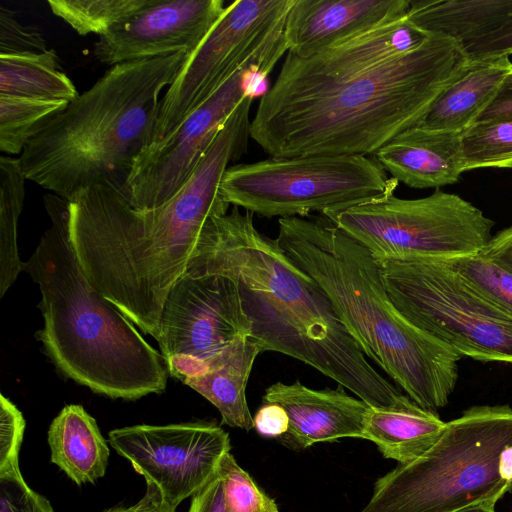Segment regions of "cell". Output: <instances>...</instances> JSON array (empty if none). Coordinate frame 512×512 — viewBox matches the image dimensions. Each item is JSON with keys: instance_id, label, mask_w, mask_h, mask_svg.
Segmentation results:
<instances>
[{"instance_id": "6da1fadb", "label": "cell", "mask_w": 512, "mask_h": 512, "mask_svg": "<svg viewBox=\"0 0 512 512\" xmlns=\"http://www.w3.org/2000/svg\"><path fill=\"white\" fill-rule=\"evenodd\" d=\"M412 48L395 20L308 58L287 53L250 137L270 157L374 155L414 127L468 60L439 34Z\"/></svg>"}, {"instance_id": "7a4b0ae2", "label": "cell", "mask_w": 512, "mask_h": 512, "mask_svg": "<svg viewBox=\"0 0 512 512\" xmlns=\"http://www.w3.org/2000/svg\"><path fill=\"white\" fill-rule=\"evenodd\" d=\"M185 271L227 276L238 286L251 323L249 339L310 365L370 407H390L407 395L377 372L320 286L276 239L233 206L204 224Z\"/></svg>"}, {"instance_id": "3957f363", "label": "cell", "mask_w": 512, "mask_h": 512, "mask_svg": "<svg viewBox=\"0 0 512 512\" xmlns=\"http://www.w3.org/2000/svg\"><path fill=\"white\" fill-rule=\"evenodd\" d=\"M51 226L24 262L41 292L43 350L66 378L110 398L160 394L170 375L164 356L85 276L70 238L67 200L43 198Z\"/></svg>"}, {"instance_id": "277c9868", "label": "cell", "mask_w": 512, "mask_h": 512, "mask_svg": "<svg viewBox=\"0 0 512 512\" xmlns=\"http://www.w3.org/2000/svg\"><path fill=\"white\" fill-rule=\"evenodd\" d=\"M278 224L279 246L324 291L365 356L419 406L445 407L462 356L397 310L371 252L326 217L279 218Z\"/></svg>"}, {"instance_id": "5b68a950", "label": "cell", "mask_w": 512, "mask_h": 512, "mask_svg": "<svg viewBox=\"0 0 512 512\" xmlns=\"http://www.w3.org/2000/svg\"><path fill=\"white\" fill-rule=\"evenodd\" d=\"M188 56L112 66L26 145L18 158L25 178L67 201L99 184L124 194L136 157L151 143L160 94Z\"/></svg>"}, {"instance_id": "8992f818", "label": "cell", "mask_w": 512, "mask_h": 512, "mask_svg": "<svg viewBox=\"0 0 512 512\" xmlns=\"http://www.w3.org/2000/svg\"><path fill=\"white\" fill-rule=\"evenodd\" d=\"M512 490V407L474 406L417 459L379 478L360 512H455Z\"/></svg>"}, {"instance_id": "52a82bcc", "label": "cell", "mask_w": 512, "mask_h": 512, "mask_svg": "<svg viewBox=\"0 0 512 512\" xmlns=\"http://www.w3.org/2000/svg\"><path fill=\"white\" fill-rule=\"evenodd\" d=\"M398 183L375 157H269L229 166L220 193L230 205L268 218L326 217L395 191Z\"/></svg>"}, {"instance_id": "ba28073f", "label": "cell", "mask_w": 512, "mask_h": 512, "mask_svg": "<svg viewBox=\"0 0 512 512\" xmlns=\"http://www.w3.org/2000/svg\"><path fill=\"white\" fill-rule=\"evenodd\" d=\"M379 264L390 300L411 324L461 356L512 363V316L443 260L407 258Z\"/></svg>"}, {"instance_id": "9c48e42d", "label": "cell", "mask_w": 512, "mask_h": 512, "mask_svg": "<svg viewBox=\"0 0 512 512\" xmlns=\"http://www.w3.org/2000/svg\"><path fill=\"white\" fill-rule=\"evenodd\" d=\"M293 1L237 0L226 7L161 97L150 145L173 133L237 71L270 74L288 51L284 27Z\"/></svg>"}, {"instance_id": "30bf717a", "label": "cell", "mask_w": 512, "mask_h": 512, "mask_svg": "<svg viewBox=\"0 0 512 512\" xmlns=\"http://www.w3.org/2000/svg\"><path fill=\"white\" fill-rule=\"evenodd\" d=\"M326 218L366 247L378 263L476 255L491 240L495 224L472 203L439 189L417 199L388 192Z\"/></svg>"}, {"instance_id": "8fae6325", "label": "cell", "mask_w": 512, "mask_h": 512, "mask_svg": "<svg viewBox=\"0 0 512 512\" xmlns=\"http://www.w3.org/2000/svg\"><path fill=\"white\" fill-rule=\"evenodd\" d=\"M109 443L157 489L164 504L175 512L216 475L230 452L228 433L213 422L134 425L109 432Z\"/></svg>"}, {"instance_id": "7c38bea8", "label": "cell", "mask_w": 512, "mask_h": 512, "mask_svg": "<svg viewBox=\"0 0 512 512\" xmlns=\"http://www.w3.org/2000/svg\"><path fill=\"white\" fill-rule=\"evenodd\" d=\"M264 77L250 68L237 71L169 136L144 148L126 181L124 196L139 210L170 200L187 182L240 102L255 96Z\"/></svg>"}, {"instance_id": "4fadbf2b", "label": "cell", "mask_w": 512, "mask_h": 512, "mask_svg": "<svg viewBox=\"0 0 512 512\" xmlns=\"http://www.w3.org/2000/svg\"><path fill=\"white\" fill-rule=\"evenodd\" d=\"M250 334L251 323L231 278L185 271L165 300L156 341L166 360H205Z\"/></svg>"}, {"instance_id": "5bb4252c", "label": "cell", "mask_w": 512, "mask_h": 512, "mask_svg": "<svg viewBox=\"0 0 512 512\" xmlns=\"http://www.w3.org/2000/svg\"><path fill=\"white\" fill-rule=\"evenodd\" d=\"M222 0H153L94 44V56L111 67L197 49L225 12Z\"/></svg>"}, {"instance_id": "9a60e30c", "label": "cell", "mask_w": 512, "mask_h": 512, "mask_svg": "<svg viewBox=\"0 0 512 512\" xmlns=\"http://www.w3.org/2000/svg\"><path fill=\"white\" fill-rule=\"evenodd\" d=\"M407 18L457 42L468 62L512 54V0L410 1Z\"/></svg>"}, {"instance_id": "2e32d148", "label": "cell", "mask_w": 512, "mask_h": 512, "mask_svg": "<svg viewBox=\"0 0 512 512\" xmlns=\"http://www.w3.org/2000/svg\"><path fill=\"white\" fill-rule=\"evenodd\" d=\"M411 0H294L285 20L289 53L308 58L407 15Z\"/></svg>"}, {"instance_id": "e0dca14e", "label": "cell", "mask_w": 512, "mask_h": 512, "mask_svg": "<svg viewBox=\"0 0 512 512\" xmlns=\"http://www.w3.org/2000/svg\"><path fill=\"white\" fill-rule=\"evenodd\" d=\"M266 403L284 408L289 427L280 440L300 449L341 438H363L370 409L366 402L350 396L341 385L336 389L315 390L299 381L270 385L263 396V404Z\"/></svg>"}, {"instance_id": "ac0fdd59", "label": "cell", "mask_w": 512, "mask_h": 512, "mask_svg": "<svg viewBox=\"0 0 512 512\" xmlns=\"http://www.w3.org/2000/svg\"><path fill=\"white\" fill-rule=\"evenodd\" d=\"M260 347L248 337L237 339L220 353L205 359H167L169 373L202 395L220 412L222 422L246 431L254 428L246 387Z\"/></svg>"}, {"instance_id": "d6986e66", "label": "cell", "mask_w": 512, "mask_h": 512, "mask_svg": "<svg viewBox=\"0 0 512 512\" xmlns=\"http://www.w3.org/2000/svg\"><path fill=\"white\" fill-rule=\"evenodd\" d=\"M374 157L392 178L412 188L451 185L464 172L460 132L412 127Z\"/></svg>"}, {"instance_id": "ffe728a7", "label": "cell", "mask_w": 512, "mask_h": 512, "mask_svg": "<svg viewBox=\"0 0 512 512\" xmlns=\"http://www.w3.org/2000/svg\"><path fill=\"white\" fill-rule=\"evenodd\" d=\"M511 66L509 56L469 62L414 127L462 133L491 102Z\"/></svg>"}, {"instance_id": "44dd1931", "label": "cell", "mask_w": 512, "mask_h": 512, "mask_svg": "<svg viewBox=\"0 0 512 512\" xmlns=\"http://www.w3.org/2000/svg\"><path fill=\"white\" fill-rule=\"evenodd\" d=\"M446 424L435 411L407 397L390 407H370L363 439L375 443L385 458L404 464L427 452L442 435Z\"/></svg>"}, {"instance_id": "7402d4cb", "label": "cell", "mask_w": 512, "mask_h": 512, "mask_svg": "<svg viewBox=\"0 0 512 512\" xmlns=\"http://www.w3.org/2000/svg\"><path fill=\"white\" fill-rule=\"evenodd\" d=\"M51 461L77 485L106 473L109 447L96 420L78 404L66 405L48 430Z\"/></svg>"}, {"instance_id": "603a6c76", "label": "cell", "mask_w": 512, "mask_h": 512, "mask_svg": "<svg viewBox=\"0 0 512 512\" xmlns=\"http://www.w3.org/2000/svg\"><path fill=\"white\" fill-rule=\"evenodd\" d=\"M0 95L71 102L79 94L61 70L57 52L49 49L40 54L0 55Z\"/></svg>"}, {"instance_id": "cb8c5ba5", "label": "cell", "mask_w": 512, "mask_h": 512, "mask_svg": "<svg viewBox=\"0 0 512 512\" xmlns=\"http://www.w3.org/2000/svg\"><path fill=\"white\" fill-rule=\"evenodd\" d=\"M25 175L19 159L0 157V297L24 271L19 258L17 226L25 199Z\"/></svg>"}, {"instance_id": "d4e9b609", "label": "cell", "mask_w": 512, "mask_h": 512, "mask_svg": "<svg viewBox=\"0 0 512 512\" xmlns=\"http://www.w3.org/2000/svg\"><path fill=\"white\" fill-rule=\"evenodd\" d=\"M68 103L0 95V151L21 154L30 140Z\"/></svg>"}, {"instance_id": "484cf974", "label": "cell", "mask_w": 512, "mask_h": 512, "mask_svg": "<svg viewBox=\"0 0 512 512\" xmlns=\"http://www.w3.org/2000/svg\"><path fill=\"white\" fill-rule=\"evenodd\" d=\"M153 0H48L54 15L79 35L99 37L149 6Z\"/></svg>"}, {"instance_id": "4316f807", "label": "cell", "mask_w": 512, "mask_h": 512, "mask_svg": "<svg viewBox=\"0 0 512 512\" xmlns=\"http://www.w3.org/2000/svg\"><path fill=\"white\" fill-rule=\"evenodd\" d=\"M463 170L512 168V118L474 123L461 133Z\"/></svg>"}, {"instance_id": "83f0119b", "label": "cell", "mask_w": 512, "mask_h": 512, "mask_svg": "<svg viewBox=\"0 0 512 512\" xmlns=\"http://www.w3.org/2000/svg\"><path fill=\"white\" fill-rule=\"evenodd\" d=\"M478 293L512 316V273L478 254L443 260Z\"/></svg>"}, {"instance_id": "f1b7e54d", "label": "cell", "mask_w": 512, "mask_h": 512, "mask_svg": "<svg viewBox=\"0 0 512 512\" xmlns=\"http://www.w3.org/2000/svg\"><path fill=\"white\" fill-rule=\"evenodd\" d=\"M218 475L226 512H279L276 502L255 484L230 452L221 460Z\"/></svg>"}, {"instance_id": "f546056e", "label": "cell", "mask_w": 512, "mask_h": 512, "mask_svg": "<svg viewBox=\"0 0 512 512\" xmlns=\"http://www.w3.org/2000/svg\"><path fill=\"white\" fill-rule=\"evenodd\" d=\"M0 512H54L50 502L24 481L19 465L0 468Z\"/></svg>"}, {"instance_id": "4dcf8cb0", "label": "cell", "mask_w": 512, "mask_h": 512, "mask_svg": "<svg viewBox=\"0 0 512 512\" xmlns=\"http://www.w3.org/2000/svg\"><path fill=\"white\" fill-rule=\"evenodd\" d=\"M48 50L41 32L22 25L14 11L0 7V55L40 54Z\"/></svg>"}, {"instance_id": "1f68e13d", "label": "cell", "mask_w": 512, "mask_h": 512, "mask_svg": "<svg viewBox=\"0 0 512 512\" xmlns=\"http://www.w3.org/2000/svg\"><path fill=\"white\" fill-rule=\"evenodd\" d=\"M25 419L14 403L0 395V468L19 465Z\"/></svg>"}, {"instance_id": "d6a6232c", "label": "cell", "mask_w": 512, "mask_h": 512, "mask_svg": "<svg viewBox=\"0 0 512 512\" xmlns=\"http://www.w3.org/2000/svg\"><path fill=\"white\" fill-rule=\"evenodd\" d=\"M254 428L262 435L281 437L289 427V419L284 408L275 403L264 404L254 416Z\"/></svg>"}, {"instance_id": "836d02e7", "label": "cell", "mask_w": 512, "mask_h": 512, "mask_svg": "<svg viewBox=\"0 0 512 512\" xmlns=\"http://www.w3.org/2000/svg\"><path fill=\"white\" fill-rule=\"evenodd\" d=\"M512 118V66L501 82L495 96L478 116L475 123Z\"/></svg>"}, {"instance_id": "e575fe53", "label": "cell", "mask_w": 512, "mask_h": 512, "mask_svg": "<svg viewBox=\"0 0 512 512\" xmlns=\"http://www.w3.org/2000/svg\"><path fill=\"white\" fill-rule=\"evenodd\" d=\"M478 255L512 273V225L492 236Z\"/></svg>"}, {"instance_id": "d590c367", "label": "cell", "mask_w": 512, "mask_h": 512, "mask_svg": "<svg viewBox=\"0 0 512 512\" xmlns=\"http://www.w3.org/2000/svg\"><path fill=\"white\" fill-rule=\"evenodd\" d=\"M188 512H226L223 484L217 475L192 497Z\"/></svg>"}, {"instance_id": "8d00e7d4", "label": "cell", "mask_w": 512, "mask_h": 512, "mask_svg": "<svg viewBox=\"0 0 512 512\" xmlns=\"http://www.w3.org/2000/svg\"><path fill=\"white\" fill-rule=\"evenodd\" d=\"M104 512H174L163 502L160 493L151 485H147L146 494L136 504L123 507L116 506L105 510Z\"/></svg>"}, {"instance_id": "74e56055", "label": "cell", "mask_w": 512, "mask_h": 512, "mask_svg": "<svg viewBox=\"0 0 512 512\" xmlns=\"http://www.w3.org/2000/svg\"><path fill=\"white\" fill-rule=\"evenodd\" d=\"M495 505L496 502L486 501L467 506L455 512H496Z\"/></svg>"}]
</instances>
